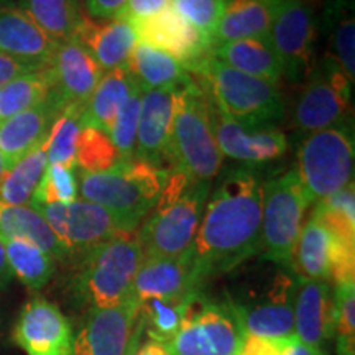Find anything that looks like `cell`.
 <instances>
[{
	"instance_id": "obj_1",
	"label": "cell",
	"mask_w": 355,
	"mask_h": 355,
	"mask_svg": "<svg viewBox=\"0 0 355 355\" xmlns=\"http://www.w3.org/2000/svg\"><path fill=\"white\" fill-rule=\"evenodd\" d=\"M261 183L252 166L232 168L207 198L191 259L204 283L261 250Z\"/></svg>"
},
{
	"instance_id": "obj_2",
	"label": "cell",
	"mask_w": 355,
	"mask_h": 355,
	"mask_svg": "<svg viewBox=\"0 0 355 355\" xmlns=\"http://www.w3.org/2000/svg\"><path fill=\"white\" fill-rule=\"evenodd\" d=\"M166 162L194 183H212L224 162L212 127L209 96L194 76L176 91Z\"/></svg>"
},
{
	"instance_id": "obj_3",
	"label": "cell",
	"mask_w": 355,
	"mask_h": 355,
	"mask_svg": "<svg viewBox=\"0 0 355 355\" xmlns=\"http://www.w3.org/2000/svg\"><path fill=\"white\" fill-rule=\"evenodd\" d=\"M212 183H194L183 173L168 171L157 206L137 234L144 259L181 257L193 247Z\"/></svg>"
},
{
	"instance_id": "obj_4",
	"label": "cell",
	"mask_w": 355,
	"mask_h": 355,
	"mask_svg": "<svg viewBox=\"0 0 355 355\" xmlns=\"http://www.w3.org/2000/svg\"><path fill=\"white\" fill-rule=\"evenodd\" d=\"M144 260L137 235H125L89 248L78 257L69 291L81 308L105 309L135 300L133 279Z\"/></svg>"
},
{
	"instance_id": "obj_5",
	"label": "cell",
	"mask_w": 355,
	"mask_h": 355,
	"mask_svg": "<svg viewBox=\"0 0 355 355\" xmlns=\"http://www.w3.org/2000/svg\"><path fill=\"white\" fill-rule=\"evenodd\" d=\"M166 178V170L130 158L121 159L107 171H81L78 183L83 199L110 211L130 232H135L140 222L157 206Z\"/></svg>"
},
{
	"instance_id": "obj_6",
	"label": "cell",
	"mask_w": 355,
	"mask_h": 355,
	"mask_svg": "<svg viewBox=\"0 0 355 355\" xmlns=\"http://www.w3.org/2000/svg\"><path fill=\"white\" fill-rule=\"evenodd\" d=\"M191 73L196 74L217 104L242 125H277L285 114V99L278 84L230 68L211 53Z\"/></svg>"
},
{
	"instance_id": "obj_7",
	"label": "cell",
	"mask_w": 355,
	"mask_h": 355,
	"mask_svg": "<svg viewBox=\"0 0 355 355\" xmlns=\"http://www.w3.org/2000/svg\"><path fill=\"white\" fill-rule=\"evenodd\" d=\"M355 144L352 127H332L308 133L298 150L295 173L309 204L354 183Z\"/></svg>"
},
{
	"instance_id": "obj_8",
	"label": "cell",
	"mask_w": 355,
	"mask_h": 355,
	"mask_svg": "<svg viewBox=\"0 0 355 355\" xmlns=\"http://www.w3.org/2000/svg\"><path fill=\"white\" fill-rule=\"evenodd\" d=\"M245 332L234 303L191 296L180 331L166 344L171 355H237Z\"/></svg>"
},
{
	"instance_id": "obj_9",
	"label": "cell",
	"mask_w": 355,
	"mask_h": 355,
	"mask_svg": "<svg viewBox=\"0 0 355 355\" xmlns=\"http://www.w3.org/2000/svg\"><path fill=\"white\" fill-rule=\"evenodd\" d=\"M309 201L295 170L261 188V250L263 259L291 268L293 252Z\"/></svg>"
},
{
	"instance_id": "obj_10",
	"label": "cell",
	"mask_w": 355,
	"mask_h": 355,
	"mask_svg": "<svg viewBox=\"0 0 355 355\" xmlns=\"http://www.w3.org/2000/svg\"><path fill=\"white\" fill-rule=\"evenodd\" d=\"M40 211L60 242L68 250L69 259L83 255L89 248L130 232L123 222L99 204L76 199L71 204H32Z\"/></svg>"
},
{
	"instance_id": "obj_11",
	"label": "cell",
	"mask_w": 355,
	"mask_h": 355,
	"mask_svg": "<svg viewBox=\"0 0 355 355\" xmlns=\"http://www.w3.org/2000/svg\"><path fill=\"white\" fill-rule=\"evenodd\" d=\"M352 86L329 56L309 73L293 112L295 127L303 133L347 125Z\"/></svg>"
},
{
	"instance_id": "obj_12",
	"label": "cell",
	"mask_w": 355,
	"mask_h": 355,
	"mask_svg": "<svg viewBox=\"0 0 355 355\" xmlns=\"http://www.w3.org/2000/svg\"><path fill=\"white\" fill-rule=\"evenodd\" d=\"M318 24L309 0H275L268 40L282 63L283 78L303 81L314 68Z\"/></svg>"
},
{
	"instance_id": "obj_13",
	"label": "cell",
	"mask_w": 355,
	"mask_h": 355,
	"mask_svg": "<svg viewBox=\"0 0 355 355\" xmlns=\"http://www.w3.org/2000/svg\"><path fill=\"white\" fill-rule=\"evenodd\" d=\"M207 96H209L216 140L224 157L254 166L259 165V163L273 162V159L283 157L286 153V135L277 125H242L217 104L214 97L209 94V91H207Z\"/></svg>"
},
{
	"instance_id": "obj_14",
	"label": "cell",
	"mask_w": 355,
	"mask_h": 355,
	"mask_svg": "<svg viewBox=\"0 0 355 355\" xmlns=\"http://www.w3.org/2000/svg\"><path fill=\"white\" fill-rule=\"evenodd\" d=\"M137 42L152 44L175 58L191 73L212 50V42L171 6L150 19L133 21Z\"/></svg>"
},
{
	"instance_id": "obj_15",
	"label": "cell",
	"mask_w": 355,
	"mask_h": 355,
	"mask_svg": "<svg viewBox=\"0 0 355 355\" xmlns=\"http://www.w3.org/2000/svg\"><path fill=\"white\" fill-rule=\"evenodd\" d=\"M12 337L28 355H71L73 350V329L68 318L42 296L24 306Z\"/></svg>"
},
{
	"instance_id": "obj_16",
	"label": "cell",
	"mask_w": 355,
	"mask_h": 355,
	"mask_svg": "<svg viewBox=\"0 0 355 355\" xmlns=\"http://www.w3.org/2000/svg\"><path fill=\"white\" fill-rule=\"evenodd\" d=\"M202 282L194 270L191 250L181 257L144 259L133 279L135 300L184 301L202 291Z\"/></svg>"
},
{
	"instance_id": "obj_17",
	"label": "cell",
	"mask_w": 355,
	"mask_h": 355,
	"mask_svg": "<svg viewBox=\"0 0 355 355\" xmlns=\"http://www.w3.org/2000/svg\"><path fill=\"white\" fill-rule=\"evenodd\" d=\"M139 316V301L105 309H89L73 336L71 355H125Z\"/></svg>"
},
{
	"instance_id": "obj_18",
	"label": "cell",
	"mask_w": 355,
	"mask_h": 355,
	"mask_svg": "<svg viewBox=\"0 0 355 355\" xmlns=\"http://www.w3.org/2000/svg\"><path fill=\"white\" fill-rule=\"evenodd\" d=\"M295 286L296 277L278 272L263 301L252 304L232 301L243 332L265 339H286L295 336V316H293Z\"/></svg>"
},
{
	"instance_id": "obj_19",
	"label": "cell",
	"mask_w": 355,
	"mask_h": 355,
	"mask_svg": "<svg viewBox=\"0 0 355 355\" xmlns=\"http://www.w3.org/2000/svg\"><path fill=\"white\" fill-rule=\"evenodd\" d=\"M53 91L61 105L84 107L104 71L96 60L74 40L56 46L51 64Z\"/></svg>"
},
{
	"instance_id": "obj_20",
	"label": "cell",
	"mask_w": 355,
	"mask_h": 355,
	"mask_svg": "<svg viewBox=\"0 0 355 355\" xmlns=\"http://www.w3.org/2000/svg\"><path fill=\"white\" fill-rule=\"evenodd\" d=\"M73 40L94 58L104 73L128 66L137 44L135 28L128 20L122 17L92 19L86 12Z\"/></svg>"
},
{
	"instance_id": "obj_21",
	"label": "cell",
	"mask_w": 355,
	"mask_h": 355,
	"mask_svg": "<svg viewBox=\"0 0 355 355\" xmlns=\"http://www.w3.org/2000/svg\"><path fill=\"white\" fill-rule=\"evenodd\" d=\"M64 107L55 91L37 107L0 122V153L10 170L46 140L53 122Z\"/></svg>"
},
{
	"instance_id": "obj_22",
	"label": "cell",
	"mask_w": 355,
	"mask_h": 355,
	"mask_svg": "<svg viewBox=\"0 0 355 355\" xmlns=\"http://www.w3.org/2000/svg\"><path fill=\"white\" fill-rule=\"evenodd\" d=\"M332 309L334 301L329 283L296 275L293 316L295 336L301 343L321 350V345L334 337Z\"/></svg>"
},
{
	"instance_id": "obj_23",
	"label": "cell",
	"mask_w": 355,
	"mask_h": 355,
	"mask_svg": "<svg viewBox=\"0 0 355 355\" xmlns=\"http://www.w3.org/2000/svg\"><path fill=\"white\" fill-rule=\"evenodd\" d=\"M178 89H152L141 92L135 158L163 170L166 162L173 105Z\"/></svg>"
},
{
	"instance_id": "obj_24",
	"label": "cell",
	"mask_w": 355,
	"mask_h": 355,
	"mask_svg": "<svg viewBox=\"0 0 355 355\" xmlns=\"http://www.w3.org/2000/svg\"><path fill=\"white\" fill-rule=\"evenodd\" d=\"M56 46L19 6L0 2V53L43 69L51 64Z\"/></svg>"
},
{
	"instance_id": "obj_25",
	"label": "cell",
	"mask_w": 355,
	"mask_h": 355,
	"mask_svg": "<svg viewBox=\"0 0 355 355\" xmlns=\"http://www.w3.org/2000/svg\"><path fill=\"white\" fill-rule=\"evenodd\" d=\"M137 86L139 83L132 76L128 66L105 71L97 83L94 92L84 104L81 125L99 128L109 135L115 115Z\"/></svg>"
},
{
	"instance_id": "obj_26",
	"label": "cell",
	"mask_w": 355,
	"mask_h": 355,
	"mask_svg": "<svg viewBox=\"0 0 355 355\" xmlns=\"http://www.w3.org/2000/svg\"><path fill=\"white\" fill-rule=\"evenodd\" d=\"M211 55L229 64L230 68L268 83L278 84L283 78L282 63L268 38H245L217 43L212 46Z\"/></svg>"
},
{
	"instance_id": "obj_27",
	"label": "cell",
	"mask_w": 355,
	"mask_h": 355,
	"mask_svg": "<svg viewBox=\"0 0 355 355\" xmlns=\"http://www.w3.org/2000/svg\"><path fill=\"white\" fill-rule=\"evenodd\" d=\"M334 252L336 237L326 225L311 216L300 230L291 268L298 277L329 283Z\"/></svg>"
},
{
	"instance_id": "obj_28",
	"label": "cell",
	"mask_w": 355,
	"mask_h": 355,
	"mask_svg": "<svg viewBox=\"0 0 355 355\" xmlns=\"http://www.w3.org/2000/svg\"><path fill=\"white\" fill-rule=\"evenodd\" d=\"M0 235L3 241L20 239L32 242L55 260L64 261L69 259L66 247L33 206H8L0 202Z\"/></svg>"
},
{
	"instance_id": "obj_29",
	"label": "cell",
	"mask_w": 355,
	"mask_h": 355,
	"mask_svg": "<svg viewBox=\"0 0 355 355\" xmlns=\"http://www.w3.org/2000/svg\"><path fill=\"white\" fill-rule=\"evenodd\" d=\"M273 7L275 0H225L214 44L245 38H268Z\"/></svg>"
},
{
	"instance_id": "obj_30",
	"label": "cell",
	"mask_w": 355,
	"mask_h": 355,
	"mask_svg": "<svg viewBox=\"0 0 355 355\" xmlns=\"http://www.w3.org/2000/svg\"><path fill=\"white\" fill-rule=\"evenodd\" d=\"M128 69L144 91L152 89H180L193 81V76L175 58L158 48L137 42Z\"/></svg>"
},
{
	"instance_id": "obj_31",
	"label": "cell",
	"mask_w": 355,
	"mask_h": 355,
	"mask_svg": "<svg viewBox=\"0 0 355 355\" xmlns=\"http://www.w3.org/2000/svg\"><path fill=\"white\" fill-rule=\"evenodd\" d=\"M19 8L56 44L74 38L84 15L83 0H19Z\"/></svg>"
},
{
	"instance_id": "obj_32",
	"label": "cell",
	"mask_w": 355,
	"mask_h": 355,
	"mask_svg": "<svg viewBox=\"0 0 355 355\" xmlns=\"http://www.w3.org/2000/svg\"><path fill=\"white\" fill-rule=\"evenodd\" d=\"M326 24L331 30L329 56L344 76L354 84L355 79V19L354 0H329L326 6Z\"/></svg>"
},
{
	"instance_id": "obj_33",
	"label": "cell",
	"mask_w": 355,
	"mask_h": 355,
	"mask_svg": "<svg viewBox=\"0 0 355 355\" xmlns=\"http://www.w3.org/2000/svg\"><path fill=\"white\" fill-rule=\"evenodd\" d=\"M53 78L50 66L15 78L0 87V122L37 107L51 96Z\"/></svg>"
},
{
	"instance_id": "obj_34",
	"label": "cell",
	"mask_w": 355,
	"mask_h": 355,
	"mask_svg": "<svg viewBox=\"0 0 355 355\" xmlns=\"http://www.w3.org/2000/svg\"><path fill=\"white\" fill-rule=\"evenodd\" d=\"M46 166V152L42 145L6 173L0 183V202L8 206H32L35 191Z\"/></svg>"
},
{
	"instance_id": "obj_35",
	"label": "cell",
	"mask_w": 355,
	"mask_h": 355,
	"mask_svg": "<svg viewBox=\"0 0 355 355\" xmlns=\"http://www.w3.org/2000/svg\"><path fill=\"white\" fill-rule=\"evenodd\" d=\"M6 250L13 277L19 278L28 290H42L55 273V259L32 242L8 239Z\"/></svg>"
},
{
	"instance_id": "obj_36",
	"label": "cell",
	"mask_w": 355,
	"mask_h": 355,
	"mask_svg": "<svg viewBox=\"0 0 355 355\" xmlns=\"http://www.w3.org/2000/svg\"><path fill=\"white\" fill-rule=\"evenodd\" d=\"M81 107L66 105L53 122L44 140L48 165H64L76 168V144L81 130Z\"/></svg>"
},
{
	"instance_id": "obj_37",
	"label": "cell",
	"mask_w": 355,
	"mask_h": 355,
	"mask_svg": "<svg viewBox=\"0 0 355 355\" xmlns=\"http://www.w3.org/2000/svg\"><path fill=\"white\" fill-rule=\"evenodd\" d=\"M313 217L329 229L340 241L355 245V193L354 183L331 196L314 202Z\"/></svg>"
},
{
	"instance_id": "obj_38",
	"label": "cell",
	"mask_w": 355,
	"mask_h": 355,
	"mask_svg": "<svg viewBox=\"0 0 355 355\" xmlns=\"http://www.w3.org/2000/svg\"><path fill=\"white\" fill-rule=\"evenodd\" d=\"M189 300L191 298L184 301L148 300L139 303V316L144 321L148 339L158 340L163 344L170 343L176 332L180 331Z\"/></svg>"
},
{
	"instance_id": "obj_39",
	"label": "cell",
	"mask_w": 355,
	"mask_h": 355,
	"mask_svg": "<svg viewBox=\"0 0 355 355\" xmlns=\"http://www.w3.org/2000/svg\"><path fill=\"white\" fill-rule=\"evenodd\" d=\"M121 162V155L105 132L81 125L76 144V168L83 173L107 171Z\"/></svg>"
},
{
	"instance_id": "obj_40",
	"label": "cell",
	"mask_w": 355,
	"mask_h": 355,
	"mask_svg": "<svg viewBox=\"0 0 355 355\" xmlns=\"http://www.w3.org/2000/svg\"><path fill=\"white\" fill-rule=\"evenodd\" d=\"M332 318L339 355H354L355 347V282L339 283L332 290Z\"/></svg>"
},
{
	"instance_id": "obj_41",
	"label": "cell",
	"mask_w": 355,
	"mask_h": 355,
	"mask_svg": "<svg viewBox=\"0 0 355 355\" xmlns=\"http://www.w3.org/2000/svg\"><path fill=\"white\" fill-rule=\"evenodd\" d=\"M79 196L76 168L48 165L32 204H71Z\"/></svg>"
},
{
	"instance_id": "obj_42",
	"label": "cell",
	"mask_w": 355,
	"mask_h": 355,
	"mask_svg": "<svg viewBox=\"0 0 355 355\" xmlns=\"http://www.w3.org/2000/svg\"><path fill=\"white\" fill-rule=\"evenodd\" d=\"M141 92L144 89L137 86L123 102V105L115 115V121L109 130V137L117 148L121 159L135 158V140H137V125H139Z\"/></svg>"
},
{
	"instance_id": "obj_43",
	"label": "cell",
	"mask_w": 355,
	"mask_h": 355,
	"mask_svg": "<svg viewBox=\"0 0 355 355\" xmlns=\"http://www.w3.org/2000/svg\"><path fill=\"white\" fill-rule=\"evenodd\" d=\"M225 0H171V7L214 44Z\"/></svg>"
},
{
	"instance_id": "obj_44",
	"label": "cell",
	"mask_w": 355,
	"mask_h": 355,
	"mask_svg": "<svg viewBox=\"0 0 355 355\" xmlns=\"http://www.w3.org/2000/svg\"><path fill=\"white\" fill-rule=\"evenodd\" d=\"M291 337H286V339H265V337L245 334L237 355H285L286 345Z\"/></svg>"
},
{
	"instance_id": "obj_45",
	"label": "cell",
	"mask_w": 355,
	"mask_h": 355,
	"mask_svg": "<svg viewBox=\"0 0 355 355\" xmlns=\"http://www.w3.org/2000/svg\"><path fill=\"white\" fill-rule=\"evenodd\" d=\"M170 6L171 0H127L117 17H122L133 24V21L150 19Z\"/></svg>"
},
{
	"instance_id": "obj_46",
	"label": "cell",
	"mask_w": 355,
	"mask_h": 355,
	"mask_svg": "<svg viewBox=\"0 0 355 355\" xmlns=\"http://www.w3.org/2000/svg\"><path fill=\"white\" fill-rule=\"evenodd\" d=\"M127 0H83L86 13L92 19H112L125 6Z\"/></svg>"
},
{
	"instance_id": "obj_47",
	"label": "cell",
	"mask_w": 355,
	"mask_h": 355,
	"mask_svg": "<svg viewBox=\"0 0 355 355\" xmlns=\"http://www.w3.org/2000/svg\"><path fill=\"white\" fill-rule=\"evenodd\" d=\"M33 71H38V68H33V66L21 63V61L15 60V58L0 53V87H3L7 83L13 81L15 78L33 73Z\"/></svg>"
},
{
	"instance_id": "obj_48",
	"label": "cell",
	"mask_w": 355,
	"mask_h": 355,
	"mask_svg": "<svg viewBox=\"0 0 355 355\" xmlns=\"http://www.w3.org/2000/svg\"><path fill=\"white\" fill-rule=\"evenodd\" d=\"M12 279H13V272L7 259L6 241H3L2 235H0V290H3V288L10 285Z\"/></svg>"
},
{
	"instance_id": "obj_49",
	"label": "cell",
	"mask_w": 355,
	"mask_h": 355,
	"mask_svg": "<svg viewBox=\"0 0 355 355\" xmlns=\"http://www.w3.org/2000/svg\"><path fill=\"white\" fill-rule=\"evenodd\" d=\"M285 355H322L321 350L311 347V345H306L301 343L296 336H293L290 343L286 345Z\"/></svg>"
},
{
	"instance_id": "obj_50",
	"label": "cell",
	"mask_w": 355,
	"mask_h": 355,
	"mask_svg": "<svg viewBox=\"0 0 355 355\" xmlns=\"http://www.w3.org/2000/svg\"><path fill=\"white\" fill-rule=\"evenodd\" d=\"M135 355H171L166 344L158 343V340L146 339L145 343H140Z\"/></svg>"
},
{
	"instance_id": "obj_51",
	"label": "cell",
	"mask_w": 355,
	"mask_h": 355,
	"mask_svg": "<svg viewBox=\"0 0 355 355\" xmlns=\"http://www.w3.org/2000/svg\"><path fill=\"white\" fill-rule=\"evenodd\" d=\"M144 332H145L144 321H141L140 316H137L135 326H133L130 339H128V344H127V349H125V355H135L137 354V349H139V345L141 343V336H144Z\"/></svg>"
},
{
	"instance_id": "obj_52",
	"label": "cell",
	"mask_w": 355,
	"mask_h": 355,
	"mask_svg": "<svg viewBox=\"0 0 355 355\" xmlns=\"http://www.w3.org/2000/svg\"><path fill=\"white\" fill-rule=\"evenodd\" d=\"M7 171H8V170H7V166H6V162H3L2 153H0V183H2L3 176H6Z\"/></svg>"
}]
</instances>
